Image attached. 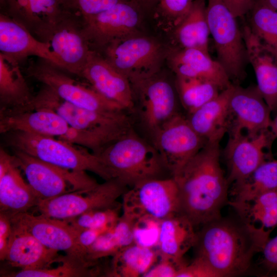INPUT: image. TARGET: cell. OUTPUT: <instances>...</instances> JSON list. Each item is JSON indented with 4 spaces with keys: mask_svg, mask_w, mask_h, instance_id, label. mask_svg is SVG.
I'll return each mask as SVG.
<instances>
[{
    "mask_svg": "<svg viewBox=\"0 0 277 277\" xmlns=\"http://www.w3.org/2000/svg\"><path fill=\"white\" fill-rule=\"evenodd\" d=\"M254 2L277 11V0H254Z\"/></svg>",
    "mask_w": 277,
    "mask_h": 277,
    "instance_id": "681fc988",
    "label": "cell"
},
{
    "mask_svg": "<svg viewBox=\"0 0 277 277\" xmlns=\"http://www.w3.org/2000/svg\"><path fill=\"white\" fill-rule=\"evenodd\" d=\"M13 151L15 162L25 174L28 183L38 201L90 190L98 184L86 171L62 168L21 151Z\"/></svg>",
    "mask_w": 277,
    "mask_h": 277,
    "instance_id": "ba28073f",
    "label": "cell"
},
{
    "mask_svg": "<svg viewBox=\"0 0 277 277\" xmlns=\"http://www.w3.org/2000/svg\"><path fill=\"white\" fill-rule=\"evenodd\" d=\"M122 196L123 214L134 222L144 217L163 221L179 213L178 189L172 177L140 182Z\"/></svg>",
    "mask_w": 277,
    "mask_h": 277,
    "instance_id": "9c48e42d",
    "label": "cell"
},
{
    "mask_svg": "<svg viewBox=\"0 0 277 277\" xmlns=\"http://www.w3.org/2000/svg\"><path fill=\"white\" fill-rule=\"evenodd\" d=\"M9 239L0 237V259L5 260L8 250Z\"/></svg>",
    "mask_w": 277,
    "mask_h": 277,
    "instance_id": "c3c4849f",
    "label": "cell"
},
{
    "mask_svg": "<svg viewBox=\"0 0 277 277\" xmlns=\"http://www.w3.org/2000/svg\"><path fill=\"white\" fill-rule=\"evenodd\" d=\"M177 277H219L207 264L194 258L178 273Z\"/></svg>",
    "mask_w": 277,
    "mask_h": 277,
    "instance_id": "7bdbcfd3",
    "label": "cell"
},
{
    "mask_svg": "<svg viewBox=\"0 0 277 277\" xmlns=\"http://www.w3.org/2000/svg\"><path fill=\"white\" fill-rule=\"evenodd\" d=\"M193 0H157L154 16L158 26L171 33L188 13Z\"/></svg>",
    "mask_w": 277,
    "mask_h": 277,
    "instance_id": "8d00e7d4",
    "label": "cell"
},
{
    "mask_svg": "<svg viewBox=\"0 0 277 277\" xmlns=\"http://www.w3.org/2000/svg\"><path fill=\"white\" fill-rule=\"evenodd\" d=\"M139 3L145 10L153 8L156 6L157 0H134Z\"/></svg>",
    "mask_w": 277,
    "mask_h": 277,
    "instance_id": "f907efd6",
    "label": "cell"
},
{
    "mask_svg": "<svg viewBox=\"0 0 277 277\" xmlns=\"http://www.w3.org/2000/svg\"><path fill=\"white\" fill-rule=\"evenodd\" d=\"M131 85L142 121L152 133L178 112L172 86L158 74Z\"/></svg>",
    "mask_w": 277,
    "mask_h": 277,
    "instance_id": "d6986e66",
    "label": "cell"
},
{
    "mask_svg": "<svg viewBox=\"0 0 277 277\" xmlns=\"http://www.w3.org/2000/svg\"><path fill=\"white\" fill-rule=\"evenodd\" d=\"M269 130L275 138H277V114L273 119H271Z\"/></svg>",
    "mask_w": 277,
    "mask_h": 277,
    "instance_id": "816d5d0a",
    "label": "cell"
},
{
    "mask_svg": "<svg viewBox=\"0 0 277 277\" xmlns=\"http://www.w3.org/2000/svg\"><path fill=\"white\" fill-rule=\"evenodd\" d=\"M110 172L125 185L159 178L164 168L159 153L131 130L96 154Z\"/></svg>",
    "mask_w": 277,
    "mask_h": 277,
    "instance_id": "5b68a950",
    "label": "cell"
},
{
    "mask_svg": "<svg viewBox=\"0 0 277 277\" xmlns=\"http://www.w3.org/2000/svg\"><path fill=\"white\" fill-rule=\"evenodd\" d=\"M145 10L134 0H123L96 15L82 19L91 48L102 49L115 39L138 32Z\"/></svg>",
    "mask_w": 277,
    "mask_h": 277,
    "instance_id": "4fadbf2b",
    "label": "cell"
},
{
    "mask_svg": "<svg viewBox=\"0 0 277 277\" xmlns=\"http://www.w3.org/2000/svg\"><path fill=\"white\" fill-rule=\"evenodd\" d=\"M272 230L251 224L235 212L222 215L196 231L194 258L207 264L219 277L245 274L254 255L263 251Z\"/></svg>",
    "mask_w": 277,
    "mask_h": 277,
    "instance_id": "6da1fadb",
    "label": "cell"
},
{
    "mask_svg": "<svg viewBox=\"0 0 277 277\" xmlns=\"http://www.w3.org/2000/svg\"><path fill=\"white\" fill-rule=\"evenodd\" d=\"M175 88L181 103L188 114L216 97L221 91L209 81L177 76Z\"/></svg>",
    "mask_w": 277,
    "mask_h": 277,
    "instance_id": "836d02e7",
    "label": "cell"
},
{
    "mask_svg": "<svg viewBox=\"0 0 277 277\" xmlns=\"http://www.w3.org/2000/svg\"><path fill=\"white\" fill-rule=\"evenodd\" d=\"M33 97L19 63L0 53L1 109H23L30 104Z\"/></svg>",
    "mask_w": 277,
    "mask_h": 277,
    "instance_id": "f546056e",
    "label": "cell"
},
{
    "mask_svg": "<svg viewBox=\"0 0 277 277\" xmlns=\"http://www.w3.org/2000/svg\"><path fill=\"white\" fill-rule=\"evenodd\" d=\"M10 217L12 224L26 230L47 247L64 251L71 258L89 262L78 243L77 231L66 221L28 212Z\"/></svg>",
    "mask_w": 277,
    "mask_h": 277,
    "instance_id": "9a60e30c",
    "label": "cell"
},
{
    "mask_svg": "<svg viewBox=\"0 0 277 277\" xmlns=\"http://www.w3.org/2000/svg\"><path fill=\"white\" fill-rule=\"evenodd\" d=\"M113 227L100 235L87 249L86 253L87 261L98 262L100 259L113 256L124 249Z\"/></svg>",
    "mask_w": 277,
    "mask_h": 277,
    "instance_id": "ab89813d",
    "label": "cell"
},
{
    "mask_svg": "<svg viewBox=\"0 0 277 277\" xmlns=\"http://www.w3.org/2000/svg\"><path fill=\"white\" fill-rule=\"evenodd\" d=\"M5 134L6 143L12 150L21 151L62 168L91 171L105 181L113 179L99 157L84 147L53 136L23 131Z\"/></svg>",
    "mask_w": 277,
    "mask_h": 277,
    "instance_id": "277c9868",
    "label": "cell"
},
{
    "mask_svg": "<svg viewBox=\"0 0 277 277\" xmlns=\"http://www.w3.org/2000/svg\"><path fill=\"white\" fill-rule=\"evenodd\" d=\"M161 221L150 217L135 221L133 227L134 244L153 249L158 247Z\"/></svg>",
    "mask_w": 277,
    "mask_h": 277,
    "instance_id": "f35d334b",
    "label": "cell"
},
{
    "mask_svg": "<svg viewBox=\"0 0 277 277\" xmlns=\"http://www.w3.org/2000/svg\"><path fill=\"white\" fill-rule=\"evenodd\" d=\"M219 142H207L172 177L179 195V213L197 227L222 216L228 204L230 184L220 163Z\"/></svg>",
    "mask_w": 277,
    "mask_h": 277,
    "instance_id": "7a4b0ae2",
    "label": "cell"
},
{
    "mask_svg": "<svg viewBox=\"0 0 277 277\" xmlns=\"http://www.w3.org/2000/svg\"><path fill=\"white\" fill-rule=\"evenodd\" d=\"M127 190V186L116 179L106 180L87 190L66 193L46 200L38 201L34 208L39 214L59 220L77 217L88 211L108 208Z\"/></svg>",
    "mask_w": 277,
    "mask_h": 277,
    "instance_id": "7c38bea8",
    "label": "cell"
},
{
    "mask_svg": "<svg viewBox=\"0 0 277 277\" xmlns=\"http://www.w3.org/2000/svg\"><path fill=\"white\" fill-rule=\"evenodd\" d=\"M206 6L207 0H193L186 16L170 33L173 48H195L209 53Z\"/></svg>",
    "mask_w": 277,
    "mask_h": 277,
    "instance_id": "f1b7e54d",
    "label": "cell"
},
{
    "mask_svg": "<svg viewBox=\"0 0 277 277\" xmlns=\"http://www.w3.org/2000/svg\"><path fill=\"white\" fill-rule=\"evenodd\" d=\"M5 260L12 267L21 269L50 267L54 262L62 263L63 256L50 249L24 229L12 224Z\"/></svg>",
    "mask_w": 277,
    "mask_h": 277,
    "instance_id": "d4e9b609",
    "label": "cell"
},
{
    "mask_svg": "<svg viewBox=\"0 0 277 277\" xmlns=\"http://www.w3.org/2000/svg\"><path fill=\"white\" fill-rule=\"evenodd\" d=\"M166 60L177 76L205 80L215 84L221 91L232 84L219 62L201 50L172 47Z\"/></svg>",
    "mask_w": 277,
    "mask_h": 277,
    "instance_id": "cb8c5ba5",
    "label": "cell"
},
{
    "mask_svg": "<svg viewBox=\"0 0 277 277\" xmlns=\"http://www.w3.org/2000/svg\"><path fill=\"white\" fill-rule=\"evenodd\" d=\"M249 223L266 229L277 226V189L265 192L240 204H228Z\"/></svg>",
    "mask_w": 277,
    "mask_h": 277,
    "instance_id": "d6a6232c",
    "label": "cell"
},
{
    "mask_svg": "<svg viewBox=\"0 0 277 277\" xmlns=\"http://www.w3.org/2000/svg\"><path fill=\"white\" fill-rule=\"evenodd\" d=\"M196 235L194 225L179 213L162 221L157 247L160 258L184 259L186 252L193 248Z\"/></svg>",
    "mask_w": 277,
    "mask_h": 277,
    "instance_id": "83f0119b",
    "label": "cell"
},
{
    "mask_svg": "<svg viewBox=\"0 0 277 277\" xmlns=\"http://www.w3.org/2000/svg\"><path fill=\"white\" fill-rule=\"evenodd\" d=\"M12 229L10 217L6 214L0 212V237L9 239Z\"/></svg>",
    "mask_w": 277,
    "mask_h": 277,
    "instance_id": "7dc6e473",
    "label": "cell"
},
{
    "mask_svg": "<svg viewBox=\"0 0 277 277\" xmlns=\"http://www.w3.org/2000/svg\"><path fill=\"white\" fill-rule=\"evenodd\" d=\"M153 134V143L165 169L175 175L207 144L190 125L188 118L177 112Z\"/></svg>",
    "mask_w": 277,
    "mask_h": 277,
    "instance_id": "8fae6325",
    "label": "cell"
},
{
    "mask_svg": "<svg viewBox=\"0 0 277 277\" xmlns=\"http://www.w3.org/2000/svg\"><path fill=\"white\" fill-rule=\"evenodd\" d=\"M206 16L217 61L231 82L239 84L246 77L248 62L242 29L223 0H208Z\"/></svg>",
    "mask_w": 277,
    "mask_h": 277,
    "instance_id": "52a82bcc",
    "label": "cell"
},
{
    "mask_svg": "<svg viewBox=\"0 0 277 277\" xmlns=\"http://www.w3.org/2000/svg\"><path fill=\"white\" fill-rule=\"evenodd\" d=\"M48 43L61 68L78 76L94 51L85 34L81 17L72 11L57 25Z\"/></svg>",
    "mask_w": 277,
    "mask_h": 277,
    "instance_id": "2e32d148",
    "label": "cell"
},
{
    "mask_svg": "<svg viewBox=\"0 0 277 277\" xmlns=\"http://www.w3.org/2000/svg\"><path fill=\"white\" fill-rule=\"evenodd\" d=\"M112 258L107 276H143L160 259L157 250L135 244L124 248Z\"/></svg>",
    "mask_w": 277,
    "mask_h": 277,
    "instance_id": "4dcf8cb0",
    "label": "cell"
},
{
    "mask_svg": "<svg viewBox=\"0 0 277 277\" xmlns=\"http://www.w3.org/2000/svg\"><path fill=\"white\" fill-rule=\"evenodd\" d=\"M0 53L19 64L31 56L48 61L61 68V62L49 43L36 38L7 14L0 15Z\"/></svg>",
    "mask_w": 277,
    "mask_h": 277,
    "instance_id": "7402d4cb",
    "label": "cell"
},
{
    "mask_svg": "<svg viewBox=\"0 0 277 277\" xmlns=\"http://www.w3.org/2000/svg\"><path fill=\"white\" fill-rule=\"evenodd\" d=\"M80 77L105 98L125 110L133 109L134 95L130 81L97 51L91 53Z\"/></svg>",
    "mask_w": 277,
    "mask_h": 277,
    "instance_id": "ffe728a7",
    "label": "cell"
},
{
    "mask_svg": "<svg viewBox=\"0 0 277 277\" xmlns=\"http://www.w3.org/2000/svg\"><path fill=\"white\" fill-rule=\"evenodd\" d=\"M122 205H115L105 208L92 210L73 219L66 220L77 231L85 229L114 226L120 216Z\"/></svg>",
    "mask_w": 277,
    "mask_h": 277,
    "instance_id": "74e56055",
    "label": "cell"
},
{
    "mask_svg": "<svg viewBox=\"0 0 277 277\" xmlns=\"http://www.w3.org/2000/svg\"><path fill=\"white\" fill-rule=\"evenodd\" d=\"M223 150L230 184L239 182L249 176L260 164L271 159V145L275 139L269 129L254 136L243 132L228 133Z\"/></svg>",
    "mask_w": 277,
    "mask_h": 277,
    "instance_id": "5bb4252c",
    "label": "cell"
},
{
    "mask_svg": "<svg viewBox=\"0 0 277 277\" xmlns=\"http://www.w3.org/2000/svg\"><path fill=\"white\" fill-rule=\"evenodd\" d=\"M13 155L0 149V212L9 217L28 212L38 200L23 178Z\"/></svg>",
    "mask_w": 277,
    "mask_h": 277,
    "instance_id": "44dd1931",
    "label": "cell"
},
{
    "mask_svg": "<svg viewBox=\"0 0 277 277\" xmlns=\"http://www.w3.org/2000/svg\"><path fill=\"white\" fill-rule=\"evenodd\" d=\"M230 132L254 136L269 129L271 111L256 85L232 84L229 100Z\"/></svg>",
    "mask_w": 277,
    "mask_h": 277,
    "instance_id": "e0dca14e",
    "label": "cell"
},
{
    "mask_svg": "<svg viewBox=\"0 0 277 277\" xmlns=\"http://www.w3.org/2000/svg\"><path fill=\"white\" fill-rule=\"evenodd\" d=\"M0 1H1V3L2 4H4V3H5V0H0Z\"/></svg>",
    "mask_w": 277,
    "mask_h": 277,
    "instance_id": "f5cc1de1",
    "label": "cell"
},
{
    "mask_svg": "<svg viewBox=\"0 0 277 277\" xmlns=\"http://www.w3.org/2000/svg\"><path fill=\"white\" fill-rule=\"evenodd\" d=\"M29 106L30 109L44 108L57 113L69 126L67 132L58 138L88 148L95 155L132 130L125 110L83 108L64 100L43 85Z\"/></svg>",
    "mask_w": 277,
    "mask_h": 277,
    "instance_id": "3957f363",
    "label": "cell"
},
{
    "mask_svg": "<svg viewBox=\"0 0 277 277\" xmlns=\"http://www.w3.org/2000/svg\"><path fill=\"white\" fill-rule=\"evenodd\" d=\"M114 226L85 229L80 231L76 230L77 231L78 243L85 254L87 249L102 234L112 228Z\"/></svg>",
    "mask_w": 277,
    "mask_h": 277,
    "instance_id": "f6af8a7d",
    "label": "cell"
},
{
    "mask_svg": "<svg viewBox=\"0 0 277 277\" xmlns=\"http://www.w3.org/2000/svg\"><path fill=\"white\" fill-rule=\"evenodd\" d=\"M248 62L255 73L257 85L272 112L277 111V61L261 44L248 24L242 29Z\"/></svg>",
    "mask_w": 277,
    "mask_h": 277,
    "instance_id": "484cf974",
    "label": "cell"
},
{
    "mask_svg": "<svg viewBox=\"0 0 277 277\" xmlns=\"http://www.w3.org/2000/svg\"><path fill=\"white\" fill-rule=\"evenodd\" d=\"M170 49L137 32L115 39L102 50L103 56L132 85L158 74Z\"/></svg>",
    "mask_w": 277,
    "mask_h": 277,
    "instance_id": "8992f818",
    "label": "cell"
},
{
    "mask_svg": "<svg viewBox=\"0 0 277 277\" xmlns=\"http://www.w3.org/2000/svg\"><path fill=\"white\" fill-rule=\"evenodd\" d=\"M123 0H64L66 7L85 19L104 11Z\"/></svg>",
    "mask_w": 277,
    "mask_h": 277,
    "instance_id": "60d3db41",
    "label": "cell"
},
{
    "mask_svg": "<svg viewBox=\"0 0 277 277\" xmlns=\"http://www.w3.org/2000/svg\"><path fill=\"white\" fill-rule=\"evenodd\" d=\"M248 13L251 32L277 61V11L254 2Z\"/></svg>",
    "mask_w": 277,
    "mask_h": 277,
    "instance_id": "e575fe53",
    "label": "cell"
},
{
    "mask_svg": "<svg viewBox=\"0 0 277 277\" xmlns=\"http://www.w3.org/2000/svg\"><path fill=\"white\" fill-rule=\"evenodd\" d=\"M185 259L174 260L161 259L144 275L143 277H177L179 271L185 266Z\"/></svg>",
    "mask_w": 277,
    "mask_h": 277,
    "instance_id": "b9f144b4",
    "label": "cell"
},
{
    "mask_svg": "<svg viewBox=\"0 0 277 277\" xmlns=\"http://www.w3.org/2000/svg\"><path fill=\"white\" fill-rule=\"evenodd\" d=\"M62 264L56 268L21 269L9 276L15 277H84L101 274L96 263L86 262L67 255L63 256Z\"/></svg>",
    "mask_w": 277,
    "mask_h": 277,
    "instance_id": "d590c367",
    "label": "cell"
},
{
    "mask_svg": "<svg viewBox=\"0 0 277 277\" xmlns=\"http://www.w3.org/2000/svg\"><path fill=\"white\" fill-rule=\"evenodd\" d=\"M233 83L219 94L189 114L194 130L207 142L220 143L229 127V100Z\"/></svg>",
    "mask_w": 277,
    "mask_h": 277,
    "instance_id": "4316f807",
    "label": "cell"
},
{
    "mask_svg": "<svg viewBox=\"0 0 277 277\" xmlns=\"http://www.w3.org/2000/svg\"><path fill=\"white\" fill-rule=\"evenodd\" d=\"M67 123L54 111L44 108L30 110L1 109L0 132L23 131L61 137L68 131Z\"/></svg>",
    "mask_w": 277,
    "mask_h": 277,
    "instance_id": "603a6c76",
    "label": "cell"
},
{
    "mask_svg": "<svg viewBox=\"0 0 277 277\" xmlns=\"http://www.w3.org/2000/svg\"><path fill=\"white\" fill-rule=\"evenodd\" d=\"M26 73L64 100L77 106L97 111L126 110L102 96L89 84L76 81L68 72L48 61L38 58L28 66Z\"/></svg>",
    "mask_w": 277,
    "mask_h": 277,
    "instance_id": "30bf717a",
    "label": "cell"
},
{
    "mask_svg": "<svg viewBox=\"0 0 277 277\" xmlns=\"http://www.w3.org/2000/svg\"><path fill=\"white\" fill-rule=\"evenodd\" d=\"M231 13L236 18L248 14L254 4V0H223Z\"/></svg>",
    "mask_w": 277,
    "mask_h": 277,
    "instance_id": "bcb514c9",
    "label": "cell"
},
{
    "mask_svg": "<svg viewBox=\"0 0 277 277\" xmlns=\"http://www.w3.org/2000/svg\"><path fill=\"white\" fill-rule=\"evenodd\" d=\"M262 264L269 272H277V235L269 239L263 251Z\"/></svg>",
    "mask_w": 277,
    "mask_h": 277,
    "instance_id": "ee69618b",
    "label": "cell"
},
{
    "mask_svg": "<svg viewBox=\"0 0 277 277\" xmlns=\"http://www.w3.org/2000/svg\"><path fill=\"white\" fill-rule=\"evenodd\" d=\"M4 4L7 14L46 43L59 22L71 11L64 0H5Z\"/></svg>",
    "mask_w": 277,
    "mask_h": 277,
    "instance_id": "ac0fdd59",
    "label": "cell"
},
{
    "mask_svg": "<svg viewBox=\"0 0 277 277\" xmlns=\"http://www.w3.org/2000/svg\"><path fill=\"white\" fill-rule=\"evenodd\" d=\"M233 199L228 204H240L277 189V159L266 160L245 179L232 184Z\"/></svg>",
    "mask_w": 277,
    "mask_h": 277,
    "instance_id": "1f68e13d",
    "label": "cell"
}]
</instances>
